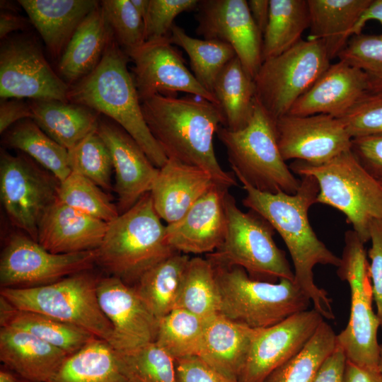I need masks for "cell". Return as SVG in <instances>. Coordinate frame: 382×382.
Segmentation results:
<instances>
[{
  "instance_id": "obj_43",
  "label": "cell",
  "mask_w": 382,
  "mask_h": 382,
  "mask_svg": "<svg viewBox=\"0 0 382 382\" xmlns=\"http://www.w3.org/2000/svg\"><path fill=\"white\" fill-rule=\"evenodd\" d=\"M118 354L132 382H178L175 359L155 342Z\"/></svg>"
},
{
  "instance_id": "obj_10",
  "label": "cell",
  "mask_w": 382,
  "mask_h": 382,
  "mask_svg": "<svg viewBox=\"0 0 382 382\" xmlns=\"http://www.w3.org/2000/svg\"><path fill=\"white\" fill-rule=\"evenodd\" d=\"M364 243L354 230L345 235V246L337 275L350 289V315L346 328L337 335V342L347 360L361 366L379 369L380 322L373 310L369 264Z\"/></svg>"
},
{
  "instance_id": "obj_49",
  "label": "cell",
  "mask_w": 382,
  "mask_h": 382,
  "mask_svg": "<svg viewBox=\"0 0 382 382\" xmlns=\"http://www.w3.org/2000/svg\"><path fill=\"white\" fill-rule=\"evenodd\" d=\"M351 151L365 170L382 183V134L352 138Z\"/></svg>"
},
{
  "instance_id": "obj_45",
  "label": "cell",
  "mask_w": 382,
  "mask_h": 382,
  "mask_svg": "<svg viewBox=\"0 0 382 382\" xmlns=\"http://www.w3.org/2000/svg\"><path fill=\"white\" fill-rule=\"evenodd\" d=\"M100 6L114 38L126 54L146 42L144 21L131 0H105Z\"/></svg>"
},
{
  "instance_id": "obj_12",
  "label": "cell",
  "mask_w": 382,
  "mask_h": 382,
  "mask_svg": "<svg viewBox=\"0 0 382 382\" xmlns=\"http://www.w3.org/2000/svg\"><path fill=\"white\" fill-rule=\"evenodd\" d=\"M59 185L60 180L30 157L1 151L2 206L12 224L36 241L43 216L58 199Z\"/></svg>"
},
{
  "instance_id": "obj_25",
  "label": "cell",
  "mask_w": 382,
  "mask_h": 382,
  "mask_svg": "<svg viewBox=\"0 0 382 382\" xmlns=\"http://www.w3.org/2000/svg\"><path fill=\"white\" fill-rule=\"evenodd\" d=\"M69 356L28 332L1 326V361L30 381L50 382Z\"/></svg>"
},
{
  "instance_id": "obj_54",
  "label": "cell",
  "mask_w": 382,
  "mask_h": 382,
  "mask_svg": "<svg viewBox=\"0 0 382 382\" xmlns=\"http://www.w3.org/2000/svg\"><path fill=\"white\" fill-rule=\"evenodd\" d=\"M247 2L253 20L263 35L269 19L270 0H249Z\"/></svg>"
},
{
  "instance_id": "obj_55",
  "label": "cell",
  "mask_w": 382,
  "mask_h": 382,
  "mask_svg": "<svg viewBox=\"0 0 382 382\" xmlns=\"http://www.w3.org/2000/svg\"><path fill=\"white\" fill-rule=\"evenodd\" d=\"M26 27L24 18L9 11H3L0 15V37L4 39L11 33Z\"/></svg>"
},
{
  "instance_id": "obj_59",
  "label": "cell",
  "mask_w": 382,
  "mask_h": 382,
  "mask_svg": "<svg viewBox=\"0 0 382 382\" xmlns=\"http://www.w3.org/2000/svg\"><path fill=\"white\" fill-rule=\"evenodd\" d=\"M378 367L380 371L382 373V345H380Z\"/></svg>"
},
{
  "instance_id": "obj_18",
  "label": "cell",
  "mask_w": 382,
  "mask_h": 382,
  "mask_svg": "<svg viewBox=\"0 0 382 382\" xmlns=\"http://www.w3.org/2000/svg\"><path fill=\"white\" fill-rule=\"evenodd\" d=\"M278 144L285 161L322 164L351 150L352 137L340 118L328 115H285L276 120Z\"/></svg>"
},
{
  "instance_id": "obj_11",
  "label": "cell",
  "mask_w": 382,
  "mask_h": 382,
  "mask_svg": "<svg viewBox=\"0 0 382 382\" xmlns=\"http://www.w3.org/2000/svg\"><path fill=\"white\" fill-rule=\"evenodd\" d=\"M330 65L324 44L301 40L262 63L254 78L257 101L275 120L289 114L294 103Z\"/></svg>"
},
{
  "instance_id": "obj_47",
  "label": "cell",
  "mask_w": 382,
  "mask_h": 382,
  "mask_svg": "<svg viewBox=\"0 0 382 382\" xmlns=\"http://www.w3.org/2000/svg\"><path fill=\"white\" fill-rule=\"evenodd\" d=\"M352 138L382 134V94L368 93L340 118Z\"/></svg>"
},
{
  "instance_id": "obj_33",
  "label": "cell",
  "mask_w": 382,
  "mask_h": 382,
  "mask_svg": "<svg viewBox=\"0 0 382 382\" xmlns=\"http://www.w3.org/2000/svg\"><path fill=\"white\" fill-rule=\"evenodd\" d=\"M212 93L224 117L223 127L237 131L248 124L256 100L255 86L237 56L217 76Z\"/></svg>"
},
{
  "instance_id": "obj_52",
  "label": "cell",
  "mask_w": 382,
  "mask_h": 382,
  "mask_svg": "<svg viewBox=\"0 0 382 382\" xmlns=\"http://www.w3.org/2000/svg\"><path fill=\"white\" fill-rule=\"evenodd\" d=\"M33 115L30 105L21 99H1L0 103V132H6L18 122L33 119Z\"/></svg>"
},
{
  "instance_id": "obj_23",
  "label": "cell",
  "mask_w": 382,
  "mask_h": 382,
  "mask_svg": "<svg viewBox=\"0 0 382 382\" xmlns=\"http://www.w3.org/2000/svg\"><path fill=\"white\" fill-rule=\"evenodd\" d=\"M108 225L57 199L40 222L37 242L57 254L94 250L101 245Z\"/></svg>"
},
{
  "instance_id": "obj_57",
  "label": "cell",
  "mask_w": 382,
  "mask_h": 382,
  "mask_svg": "<svg viewBox=\"0 0 382 382\" xmlns=\"http://www.w3.org/2000/svg\"><path fill=\"white\" fill-rule=\"evenodd\" d=\"M0 382H32L30 381L7 367H1L0 370Z\"/></svg>"
},
{
  "instance_id": "obj_16",
  "label": "cell",
  "mask_w": 382,
  "mask_h": 382,
  "mask_svg": "<svg viewBox=\"0 0 382 382\" xmlns=\"http://www.w3.org/2000/svg\"><path fill=\"white\" fill-rule=\"evenodd\" d=\"M196 33L204 40L228 44L254 79L262 60V34L250 15L245 0L199 1Z\"/></svg>"
},
{
  "instance_id": "obj_1",
  "label": "cell",
  "mask_w": 382,
  "mask_h": 382,
  "mask_svg": "<svg viewBox=\"0 0 382 382\" xmlns=\"http://www.w3.org/2000/svg\"><path fill=\"white\" fill-rule=\"evenodd\" d=\"M295 194L270 193L258 190L241 180L245 195L243 204L261 216L283 239L294 264V281L307 295L313 308L323 318L334 319L330 298L314 282L317 265L339 267L341 259L317 237L308 216L310 207L317 203L319 186L311 175L301 176Z\"/></svg>"
},
{
  "instance_id": "obj_29",
  "label": "cell",
  "mask_w": 382,
  "mask_h": 382,
  "mask_svg": "<svg viewBox=\"0 0 382 382\" xmlns=\"http://www.w3.org/2000/svg\"><path fill=\"white\" fill-rule=\"evenodd\" d=\"M309 40H321L329 58L338 57L371 0H307Z\"/></svg>"
},
{
  "instance_id": "obj_37",
  "label": "cell",
  "mask_w": 382,
  "mask_h": 382,
  "mask_svg": "<svg viewBox=\"0 0 382 382\" xmlns=\"http://www.w3.org/2000/svg\"><path fill=\"white\" fill-rule=\"evenodd\" d=\"M221 298L211 261L190 257L185 267L175 308L208 320L220 313Z\"/></svg>"
},
{
  "instance_id": "obj_50",
  "label": "cell",
  "mask_w": 382,
  "mask_h": 382,
  "mask_svg": "<svg viewBox=\"0 0 382 382\" xmlns=\"http://www.w3.org/2000/svg\"><path fill=\"white\" fill-rule=\"evenodd\" d=\"M175 361L178 382H239L214 369L197 356Z\"/></svg>"
},
{
  "instance_id": "obj_20",
  "label": "cell",
  "mask_w": 382,
  "mask_h": 382,
  "mask_svg": "<svg viewBox=\"0 0 382 382\" xmlns=\"http://www.w3.org/2000/svg\"><path fill=\"white\" fill-rule=\"evenodd\" d=\"M112 158L117 208L122 214L151 192L158 175L156 168L139 144L120 125L99 121L96 130Z\"/></svg>"
},
{
  "instance_id": "obj_24",
  "label": "cell",
  "mask_w": 382,
  "mask_h": 382,
  "mask_svg": "<svg viewBox=\"0 0 382 382\" xmlns=\"http://www.w3.org/2000/svg\"><path fill=\"white\" fill-rule=\"evenodd\" d=\"M216 185L206 170L168 158L159 168L150 194L157 214L168 224L182 218Z\"/></svg>"
},
{
  "instance_id": "obj_22",
  "label": "cell",
  "mask_w": 382,
  "mask_h": 382,
  "mask_svg": "<svg viewBox=\"0 0 382 382\" xmlns=\"http://www.w3.org/2000/svg\"><path fill=\"white\" fill-rule=\"evenodd\" d=\"M369 93L366 74L340 60L330 64L292 105L289 114L328 115L341 118Z\"/></svg>"
},
{
  "instance_id": "obj_4",
  "label": "cell",
  "mask_w": 382,
  "mask_h": 382,
  "mask_svg": "<svg viewBox=\"0 0 382 382\" xmlns=\"http://www.w3.org/2000/svg\"><path fill=\"white\" fill-rule=\"evenodd\" d=\"M177 253L168 244L166 226L150 192L108 223L96 264L110 276L133 286L151 267Z\"/></svg>"
},
{
  "instance_id": "obj_31",
  "label": "cell",
  "mask_w": 382,
  "mask_h": 382,
  "mask_svg": "<svg viewBox=\"0 0 382 382\" xmlns=\"http://www.w3.org/2000/svg\"><path fill=\"white\" fill-rule=\"evenodd\" d=\"M50 382H132L118 352L95 337L69 356Z\"/></svg>"
},
{
  "instance_id": "obj_3",
  "label": "cell",
  "mask_w": 382,
  "mask_h": 382,
  "mask_svg": "<svg viewBox=\"0 0 382 382\" xmlns=\"http://www.w3.org/2000/svg\"><path fill=\"white\" fill-rule=\"evenodd\" d=\"M68 100L103 113L123 128L158 168L168 161L144 117L127 54L114 37L97 67L69 88Z\"/></svg>"
},
{
  "instance_id": "obj_5",
  "label": "cell",
  "mask_w": 382,
  "mask_h": 382,
  "mask_svg": "<svg viewBox=\"0 0 382 382\" xmlns=\"http://www.w3.org/2000/svg\"><path fill=\"white\" fill-rule=\"evenodd\" d=\"M216 134L239 181L262 192H296L301 180L294 176L281 154L276 120L257 99L252 117L244 128L231 131L221 126Z\"/></svg>"
},
{
  "instance_id": "obj_35",
  "label": "cell",
  "mask_w": 382,
  "mask_h": 382,
  "mask_svg": "<svg viewBox=\"0 0 382 382\" xmlns=\"http://www.w3.org/2000/svg\"><path fill=\"white\" fill-rule=\"evenodd\" d=\"M309 25L307 0H270L269 19L262 35V60L297 44Z\"/></svg>"
},
{
  "instance_id": "obj_28",
  "label": "cell",
  "mask_w": 382,
  "mask_h": 382,
  "mask_svg": "<svg viewBox=\"0 0 382 382\" xmlns=\"http://www.w3.org/2000/svg\"><path fill=\"white\" fill-rule=\"evenodd\" d=\"M112 37L100 3L80 23L60 56L58 69L62 77L75 83L91 74Z\"/></svg>"
},
{
  "instance_id": "obj_9",
  "label": "cell",
  "mask_w": 382,
  "mask_h": 382,
  "mask_svg": "<svg viewBox=\"0 0 382 382\" xmlns=\"http://www.w3.org/2000/svg\"><path fill=\"white\" fill-rule=\"evenodd\" d=\"M99 278L86 270L45 285L1 288L0 296L18 309L79 327L112 347V327L98 301Z\"/></svg>"
},
{
  "instance_id": "obj_58",
  "label": "cell",
  "mask_w": 382,
  "mask_h": 382,
  "mask_svg": "<svg viewBox=\"0 0 382 382\" xmlns=\"http://www.w3.org/2000/svg\"><path fill=\"white\" fill-rule=\"evenodd\" d=\"M131 2L144 21L148 11L149 0H131Z\"/></svg>"
},
{
  "instance_id": "obj_41",
  "label": "cell",
  "mask_w": 382,
  "mask_h": 382,
  "mask_svg": "<svg viewBox=\"0 0 382 382\" xmlns=\"http://www.w3.org/2000/svg\"><path fill=\"white\" fill-rule=\"evenodd\" d=\"M58 199L108 224L120 215L117 206L102 188L88 178L73 172L60 181Z\"/></svg>"
},
{
  "instance_id": "obj_19",
  "label": "cell",
  "mask_w": 382,
  "mask_h": 382,
  "mask_svg": "<svg viewBox=\"0 0 382 382\" xmlns=\"http://www.w3.org/2000/svg\"><path fill=\"white\" fill-rule=\"evenodd\" d=\"M96 291L99 306L112 325V347L117 352L155 342L158 320L132 286L110 275L98 279Z\"/></svg>"
},
{
  "instance_id": "obj_27",
  "label": "cell",
  "mask_w": 382,
  "mask_h": 382,
  "mask_svg": "<svg viewBox=\"0 0 382 382\" xmlns=\"http://www.w3.org/2000/svg\"><path fill=\"white\" fill-rule=\"evenodd\" d=\"M52 57L62 55L83 20L100 3L93 0H20Z\"/></svg>"
},
{
  "instance_id": "obj_38",
  "label": "cell",
  "mask_w": 382,
  "mask_h": 382,
  "mask_svg": "<svg viewBox=\"0 0 382 382\" xmlns=\"http://www.w3.org/2000/svg\"><path fill=\"white\" fill-rule=\"evenodd\" d=\"M169 38L173 45L185 51L192 74L199 83L212 93L217 76L236 57L232 47L218 40L192 37L176 24L172 27Z\"/></svg>"
},
{
  "instance_id": "obj_39",
  "label": "cell",
  "mask_w": 382,
  "mask_h": 382,
  "mask_svg": "<svg viewBox=\"0 0 382 382\" xmlns=\"http://www.w3.org/2000/svg\"><path fill=\"white\" fill-rule=\"evenodd\" d=\"M337 345V334L323 320L304 347L275 369L264 382H313L328 356Z\"/></svg>"
},
{
  "instance_id": "obj_44",
  "label": "cell",
  "mask_w": 382,
  "mask_h": 382,
  "mask_svg": "<svg viewBox=\"0 0 382 382\" xmlns=\"http://www.w3.org/2000/svg\"><path fill=\"white\" fill-rule=\"evenodd\" d=\"M337 58L366 74L370 93L382 94V34L352 36Z\"/></svg>"
},
{
  "instance_id": "obj_6",
  "label": "cell",
  "mask_w": 382,
  "mask_h": 382,
  "mask_svg": "<svg viewBox=\"0 0 382 382\" xmlns=\"http://www.w3.org/2000/svg\"><path fill=\"white\" fill-rule=\"evenodd\" d=\"M294 173L313 177L319 186L317 203L342 212L360 240L370 241L374 221L382 219V183L359 163L351 150L322 164L295 161Z\"/></svg>"
},
{
  "instance_id": "obj_34",
  "label": "cell",
  "mask_w": 382,
  "mask_h": 382,
  "mask_svg": "<svg viewBox=\"0 0 382 382\" xmlns=\"http://www.w3.org/2000/svg\"><path fill=\"white\" fill-rule=\"evenodd\" d=\"M190 258L188 255L177 252L146 272L132 286L158 320L175 308Z\"/></svg>"
},
{
  "instance_id": "obj_32",
  "label": "cell",
  "mask_w": 382,
  "mask_h": 382,
  "mask_svg": "<svg viewBox=\"0 0 382 382\" xmlns=\"http://www.w3.org/2000/svg\"><path fill=\"white\" fill-rule=\"evenodd\" d=\"M0 324L28 332L69 355L77 352L96 337L76 325L42 313L18 309L1 296Z\"/></svg>"
},
{
  "instance_id": "obj_56",
  "label": "cell",
  "mask_w": 382,
  "mask_h": 382,
  "mask_svg": "<svg viewBox=\"0 0 382 382\" xmlns=\"http://www.w3.org/2000/svg\"><path fill=\"white\" fill-rule=\"evenodd\" d=\"M370 21H376L382 23V0H371V4L354 26L352 36L361 33L366 23Z\"/></svg>"
},
{
  "instance_id": "obj_48",
  "label": "cell",
  "mask_w": 382,
  "mask_h": 382,
  "mask_svg": "<svg viewBox=\"0 0 382 382\" xmlns=\"http://www.w3.org/2000/svg\"><path fill=\"white\" fill-rule=\"evenodd\" d=\"M371 248L368 251L373 299L382 330V219L373 221L370 228Z\"/></svg>"
},
{
  "instance_id": "obj_21",
  "label": "cell",
  "mask_w": 382,
  "mask_h": 382,
  "mask_svg": "<svg viewBox=\"0 0 382 382\" xmlns=\"http://www.w3.org/2000/svg\"><path fill=\"white\" fill-rule=\"evenodd\" d=\"M229 189L214 185L177 221L166 225L168 244L184 254H209L224 240L227 219L224 204Z\"/></svg>"
},
{
  "instance_id": "obj_46",
  "label": "cell",
  "mask_w": 382,
  "mask_h": 382,
  "mask_svg": "<svg viewBox=\"0 0 382 382\" xmlns=\"http://www.w3.org/2000/svg\"><path fill=\"white\" fill-rule=\"evenodd\" d=\"M198 0H149L144 18L146 41L169 37L175 18L181 13L195 10Z\"/></svg>"
},
{
  "instance_id": "obj_8",
  "label": "cell",
  "mask_w": 382,
  "mask_h": 382,
  "mask_svg": "<svg viewBox=\"0 0 382 382\" xmlns=\"http://www.w3.org/2000/svg\"><path fill=\"white\" fill-rule=\"evenodd\" d=\"M224 204L227 219L224 240L206 257L215 265L241 267L254 279L294 280L284 251L273 239L274 229L270 224L252 210H241L228 191Z\"/></svg>"
},
{
  "instance_id": "obj_14",
  "label": "cell",
  "mask_w": 382,
  "mask_h": 382,
  "mask_svg": "<svg viewBox=\"0 0 382 382\" xmlns=\"http://www.w3.org/2000/svg\"><path fill=\"white\" fill-rule=\"evenodd\" d=\"M69 86L51 68L30 37L8 38L0 49V96L68 102Z\"/></svg>"
},
{
  "instance_id": "obj_13",
  "label": "cell",
  "mask_w": 382,
  "mask_h": 382,
  "mask_svg": "<svg viewBox=\"0 0 382 382\" xmlns=\"http://www.w3.org/2000/svg\"><path fill=\"white\" fill-rule=\"evenodd\" d=\"M96 264V250L73 253H52L25 234H13L0 258L1 288L45 285L91 270Z\"/></svg>"
},
{
  "instance_id": "obj_51",
  "label": "cell",
  "mask_w": 382,
  "mask_h": 382,
  "mask_svg": "<svg viewBox=\"0 0 382 382\" xmlns=\"http://www.w3.org/2000/svg\"><path fill=\"white\" fill-rule=\"evenodd\" d=\"M347 357L337 344L319 367L313 382H344Z\"/></svg>"
},
{
  "instance_id": "obj_7",
  "label": "cell",
  "mask_w": 382,
  "mask_h": 382,
  "mask_svg": "<svg viewBox=\"0 0 382 382\" xmlns=\"http://www.w3.org/2000/svg\"><path fill=\"white\" fill-rule=\"evenodd\" d=\"M213 266L220 313L233 321L253 329L265 328L309 306L311 300L294 280L260 281L239 267Z\"/></svg>"
},
{
  "instance_id": "obj_40",
  "label": "cell",
  "mask_w": 382,
  "mask_h": 382,
  "mask_svg": "<svg viewBox=\"0 0 382 382\" xmlns=\"http://www.w3.org/2000/svg\"><path fill=\"white\" fill-rule=\"evenodd\" d=\"M207 320L175 308L158 320L155 342L175 361L197 356Z\"/></svg>"
},
{
  "instance_id": "obj_42",
  "label": "cell",
  "mask_w": 382,
  "mask_h": 382,
  "mask_svg": "<svg viewBox=\"0 0 382 382\" xmlns=\"http://www.w3.org/2000/svg\"><path fill=\"white\" fill-rule=\"evenodd\" d=\"M96 130L68 150L69 166L71 172L88 178L103 190L110 191L113 189L112 158Z\"/></svg>"
},
{
  "instance_id": "obj_36",
  "label": "cell",
  "mask_w": 382,
  "mask_h": 382,
  "mask_svg": "<svg viewBox=\"0 0 382 382\" xmlns=\"http://www.w3.org/2000/svg\"><path fill=\"white\" fill-rule=\"evenodd\" d=\"M4 140L7 146L25 153L60 181L71 173L68 150L49 137L32 119L13 125L6 131Z\"/></svg>"
},
{
  "instance_id": "obj_17",
  "label": "cell",
  "mask_w": 382,
  "mask_h": 382,
  "mask_svg": "<svg viewBox=\"0 0 382 382\" xmlns=\"http://www.w3.org/2000/svg\"><path fill=\"white\" fill-rule=\"evenodd\" d=\"M323 317L313 308L265 328L255 329L239 382H264L295 356L313 335Z\"/></svg>"
},
{
  "instance_id": "obj_26",
  "label": "cell",
  "mask_w": 382,
  "mask_h": 382,
  "mask_svg": "<svg viewBox=\"0 0 382 382\" xmlns=\"http://www.w3.org/2000/svg\"><path fill=\"white\" fill-rule=\"evenodd\" d=\"M255 330L218 313L207 320L197 357L238 381Z\"/></svg>"
},
{
  "instance_id": "obj_30",
  "label": "cell",
  "mask_w": 382,
  "mask_h": 382,
  "mask_svg": "<svg viewBox=\"0 0 382 382\" xmlns=\"http://www.w3.org/2000/svg\"><path fill=\"white\" fill-rule=\"evenodd\" d=\"M30 107L32 120L67 150L96 131L99 122L98 112L74 103L35 100Z\"/></svg>"
},
{
  "instance_id": "obj_15",
  "label": "cell",
  "mask_w": 382,
  "mask_h": 382,
  "mask_svg": "<svg viewBox=\"0 0 382 382\" xmlns=\"http://www.w3.org/2000/svg\"><path fill=\"white\" fill-rule=\"evenodd\" d=\"M127 54L134 63L133 79L141 102L155 95L177 96V92H184L219 106L214 94L187 69L169 37L146 41Z\"/></svg>"
},
{
  "instance_id": "obj_2",
  "label": "cell",
  "mask_w": 382,
  "mask_h": 382,
  "mask_svg": "<svg viewBox=\"0 0 382 382\" xmlns=\"http://www.w3.org/2000/svg\"><path fill=\"white\" fill-rule=\"evenodd\" d=\"M146 123L168 157L199 167L220 186L238 185L235 175L220 166L214 137L224 120L219 106L194 96L155 95L141 102Z\"/></svg>"
},
{
  "instance_id": "obj_53",
  "label": "cell",
  "mask_w": 382,
  "mask_h": 382,
  "mask_svg": "<svg viewBox=\"0 0 382 382\" xmlns=\"http://www.w3.org/2000/svg\"><path fill=\"white\" fill-rule=\"evenodd\" d=\"M344 382H382L379 369H370L347 360Z\"/></svg>"
}]
</instances>
